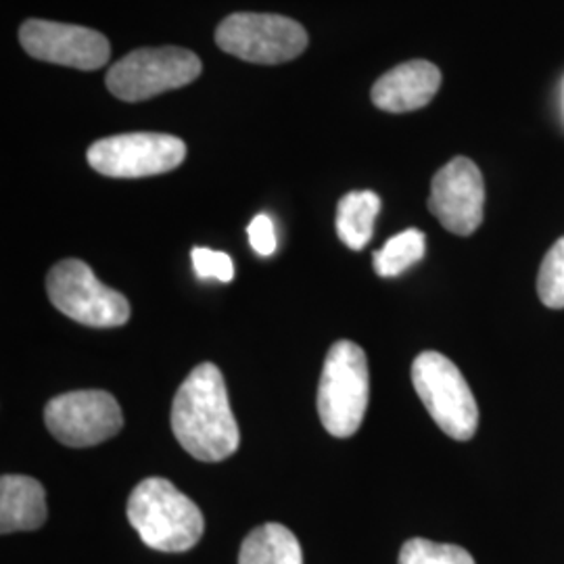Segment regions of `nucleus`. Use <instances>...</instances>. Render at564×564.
I'll return each mask as SVG.
<instances>
[{
  "label": "nucleus",
  "mask_w": 564,
  "mask_h": 564,
  "mask_svg": "<svg viewBox=\"0 0 564 564\" xmlns=\"http://www.w3.org/2000/svg\"><path fill=\"white\" fill-rule=\"evenodd\" d=\"M485 182L468 158H454L435 174L429 209L445 230L470 237L484 224Z\"/></svg>",
  "instance_id": "obj_10"
},
{
  "label": "nucleus",
  "mask_w": 564,
  "mask_h": 564,
  "mask_svg": "<svg viewBox=\"0 0 564 564\" xmlns=\"http://www.w3.org/2000/svg\"><path fill=\"white\" fill-rule=\"evenodd\" d=\"M51 303L76 323L113 328L130 321V303L120 291L102 284L88 263L63 260L46 276Z\"/></svg>",
  "instance_id": "obj_6"
},
{
  "label": "nucleus",
  "mask_w": 564,
  "mask_h": 564,
  "mask_svg": "<svg viewBox=\"0 0 564 564\" xmlns=\"http://www.w3.org/2000/svg\"><path fill=\"white\" fill-rule=\"evenodd\" d=\"M20 42L34 59L82 72L99 69L111 55L109 41L97 30L57 21H25L20 28Z\"/></svg>",
  "instance_id": "obj_11"
},
{
  "label": "nucleus",
  "mask_w": 564,
  "mask_h": 564,
  "mask_svg": "<svg viewBox=\"0 0 564 564\" xmlns=\"http://www.w3.org/2000/svg\"><path fill=\"white\" fill-rule=\"evenodd\" d=\"M216 44L249 63L279 65L300 57L307 46L302 23L270 13H235L218 25Z\"/></svg>",
  "instance_id": "obj_7"
},
{
  "label": "nucleus",
  "mask_w": 564,
  "mask_h": 564,
  "mask_svg": "<svg viewBox=\"0 0 564 564\" xmlns=\"http://www.w3.org/2000/svg\"><path fill=\"white\" fill-rule=\"evenodd\" d=\"M239 564H303L300 540L281 523H265L242 540Z\"/></svg>",
  "instance_id": "obj_14"
},
{
  "label": "nucleus",
  "mask_w": 564,
  "mask_h": 564,
  "mask_svg": "<svg viewBox=\"0 0 564 564\" xmlns=\"http://www.w3.org/2000/svg\"><path fill=\"white\" fill-rule=\"evenodd\" d=\"M442 86V72L429 61H405L389 69L372 86V102L387 113L423 109Z\"/></svg>",
  "instance_id": "obj_12"
},
{
  "label": "nucleus",
  "mask_w": 564,
  "mask_h": 564,
  "mask_svg": "<svg viewBox=\"0 0 564 564\" xmlns=\"http://www.w3.org/2000/svg\"><path fill=\"white\" fill-rule=\"evenodd\" d=\"M398 564H475V558L460 545L435 544L414 538L402 545Z\"/></svg>",
  "instance_id": "obj_17"
},
{
  "label": "nucleus",
  "mask_w": 564,
  "mask_h": 564,
  "mask_svg": "<svg viewBox=\"0 0 564 564\" xmlns=\"http://www.w3.org/2000/svg\"><path fill=\"white\" fill-rule=\"evenodd\" d=\"M381 197L372 191L347 193L337 205V235L351 251L364 249L375 232Z\"/></svg>",
  "instance_id": "obj_15"
},
{
  "label": "nucleus",
  "mask_w": 564,
  "mask_h": 564,
  "mask_svg": "<svg viewBox=\"0 0 564 564\" xmlns=\"http://www.w3.org/2000/svg\"><path fill=\"white\" fill-rule=\"evenodd\" d=\"M193 265H195V274L207 281V279H216L220 282H230L235 279V265L232 260L223 253V251H212L205 247H195L193 253Z\"/></svg>",
  "instance_id": "obj_19"
},
{
  "label": "nucleus",
  "mask_w": 564,
  "mask_h": 564,
  "mask_svg": "<svg viewBox=\"0 0 564 564\" xmlns=\"http://www.w3.org/2000/svg\"><path fill=\"white\" fill-rule=\"evenodd\" d=\"M51 435L67 447H90L116 437L123 426L118 400L101 389L69 391L44 408Z\"/></svg>",
  "instance_id": "obj_9"
},
{
  "label": "nucleus",
  "mask_w": 564,
  "mask_h": 564,
  "mask_svg": "<svg viewBox=\"0 0 564 564\" xmlns=\"http://www.w3.org/2000/svg\"><path fill=\"white\" fill-rule=\"evenodd\" d=\"M247 235H249V242L253 247L256 253H260L263 258L272 256L276 251V232H274V224L265 216L260 214L256 216L249 228H247Z\"/></svg>",
  "instance_id": "obj_20"
},
{
  "label": "nucleus",
  "mask_w": 564,
  "mask_h": 564,
  "mask_svg": "<svg viewBox=\"0 0 564 564\" xmlns=\"http://www.w3.org/2000/svg\"><path fill=\"white\" fill-rule=\"evenodd\" d=\"M199 74L202 59L186 48H137L111 65L107 88L121 101H147L197 80Z\"/></svg>",
  "instance_id": "obj_5"
},
{
  "label": "nucleus",
  "mask_w": 564,
  "mask_h": 564,
  "mask_svg": "<svg viewBox=\"0 0 564 564\" xmlns=\"http://www.w3.org/2000/svg\"><path fill=\"white\" fill-rule=\"evenodd\" d=\"M172 431L178 444L202 463L230 458L241 444L239 424L230 410L223 372L216 364H199L186 377L172 403Z\"/></svg>",
  "instance_id": "obj_1"
},
{
  "label": "nucleus",
  "mask_w": 564,
  "mask_h": 564,
  "mask_svg": "<svg viewBox=\"0 0 564 564\" xmlns=\"http://www.w3.org/2000/svg\"><path fill=\"white\" fill-rule=\"evenodd\" d=\"M540 300L552 310L564 307V237L552 245L545 253L538 276Z\"/></svg>",
  "instance_id": "obj_18"
},
{
  "label": "nucleus",
  "mask_w": 564,
  "mask_h": 564,
  "mask_svg": "<svg viewBox=\"0 0 564 564\" xmlns=\"http://www.w3.org/2000/svg\"><path fill=\"white\" fill-rule=\"evenodd\" d=\"M424 251H426V239L423 232L416 228H408L384 242L383 249L375 253L372 258L375 272L383 279L400 276L408 268L423 260Z\"/></svg>",
  "instance_id": "obj_16"
},
{
  "label": "nucleus",
  "mask_w": 564,
  "mask_h": 564,
  "mask_svg": "<svg viewBox=\"0 0 564 564\" xmlns=\"http://www.w3.org/2000/svg\"><path fill=\"white\" fill-rule=\"evenodd\" d=\"M46 521L44 487L32 477L2 475L0 479V533L36 531Z\"/></svg>",
  "instance_id": "obj_13"
},
{
  "label": "nucleus",
  "mask_w": 564,
  "mask_h": 564,
  "mask_svg": "<svg viewBox=\"0 0 564 564\" xmlns=\"http://www.w3.org/2000/svg\"><path fill=\"white\" fill-rule=\"evenodd\" d=\"M412 383L426 412L447 437L468 442L479 429V405L458 366L440 351H423L412 364Z\"/></svg>",
  "instance_id": "obj_4"
},
{
  "label": "nucleus",
  "mask_w": 564,
  "mask_h": 564,
  "mask_svg": "<svg viewBox=\"0 0 564 564\" xmlns=\"http://www.w3.org/2000/svg\"><path fill=\"white\" fill-rule=\"evenodd\" d=\"M128 521L149 547L176 554L199 544L205 531L199 506L162 477L144 479L132 489Z\"/></svg>",
  "instance_id": "obj_2"
},
{
  "label": "nucleus",
  "mask_w": 564,
  "mask_h": 564,
  "mask_svg": "<svg viewBox=\"0 0 564 564\" xmlns=\"http://www.w3.org/2000/svg\"><path fill=\"white\" fill-rule=\"evenodd\" d=\"M370 398V372L362 347L337 341L326 354L318 384V414L333 437H351L362 426Z\"/></svg>",
  "instance_id": "obj_3"
},
{
  "label": "nucleus",
  "mask_w": 564,
  "mask_h": 564,
  "mask_svg": "<svg viewBox=\"0 0 564 564\" xmlns=\"http://www.w3.org/2000/svg\"><path fill=\"white\" fill-rule=\"evenodd\" d=\"M186 158V144L160 132L118 134L90 144L88 163L109 178H147L176 170Z\"/></svg>",
  "instance_id": "obj_8"
}]
</instances>
